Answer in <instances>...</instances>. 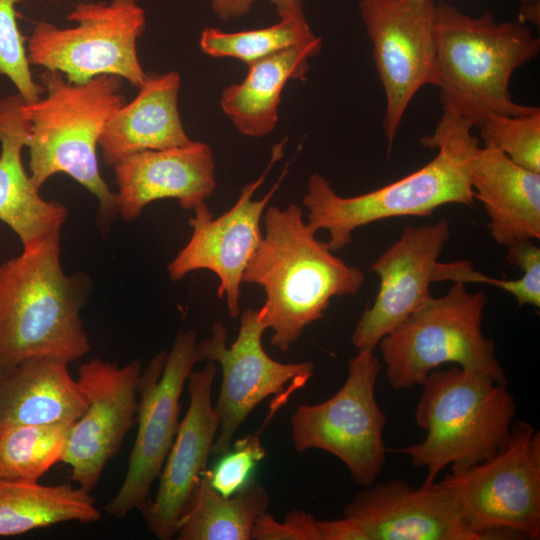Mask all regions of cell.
Returning <instances> with one entry per match:
<instances>
[{"label":"cell","instance_id":"cell-1","mask_svg":"<svg viewBox=\"0 0 540 540\" xmlns=\"http://www.w3.org/2000/svg\"><path fill=\"white\" fill-rule=\"evenodd\" d=\"M263 222L265 233L242 283L264 289L262 322L273 331L271 344L287 351L308 325L323 317L332 298L355 295L365 276L316 238L299 206H269Z\"/></svg>","mask_w":540,"mask_h":540},{"label":"cell","instance_id":"cell-2","mask_svg":"<svg viewBox=\"0 0 540 540\" xmlns=\"http://www.w3.org/2000/svg\"><path fill=\"white\" fill-rule=\"evenodd\" d=\"M90 281L67 275L61 233L0 264V375L34 356L76 361L91 349L81 318Z\"/></svg>","mask_w":540,"mask_h":540},{"label":"cell","instance_id":"cell-3","mask_svg":"<svg viewBox=\"0 0 540 540\" xmlns=\"http://www.w3.org/2000/svg\"><path fill=\"white\" fill-rule=\"evenodd\" d=\"M472 128L459 116L443 112L434 133L420 140L424 147L437 150L436 156L405 177L364 194L340 196L325 177L312 174L303 197L307 224L316 233L328 231L327 244L336 252L364 225L394 217L429 216L447 204L472 205L469 163L479 145Z\"/></svg>","mask_w":540,"mask_h":540},{"label":"cell","instance_id":"cell-4","mask_svg":"<svg viewBox=\"0 0 540 540\" xmlns=\"http://www.w3.org/2000/svg\"><path fill=\"white\" fill-rule=\"evenodd\" d=\"M437 84L443 112L472 127L491 115L521 116L539 107L516 103L509 84L516 69L540 52V40L520 21L496 22L490 11L469 16L436 4Z\"/></svg>","mask_w":540,"mask_h":540},{"label":"cell","instance_id":"cell-5","mask_svg":"<svg viewBox=\"0 0 540 540\" xmlns=\"http://www.w3.org/2000/svg\"><path fill=\"white\" fill-rule=\"evenodd\" d=\"M123 79L101 75L85 83H72L58 71L40 75L43 95L26 104L30 132L29 175L40 189L58 173L72 177L98 201L97 226L108 233L118 216L116 193L101 176L97 146L110 116L125 101Z\"/></svg>","mask_w":540,"mask_h":540},{"label":"cell","instance_id":"cell-6","mask_svg":"<svg viewBox=\"0 0 540 540\" xmlns=\"http://www.w3.org/2000/svg\"><path fill=\"white\" fill-rule=\"evenodd\" d=\"M421 386L415 421L426 437L396 452L426 469L424 484H433L446 466L468 468L507 443L516 403L506 385L456 365L433 370Z\"/></svg>","mask_w":540,"mask_h":540},{"label":"cell","instance_id":"cell-7","mask_svg":"<svg viewBox=\"0 0 540 540\" xmlns=\"http://www.w3.org/2000/svg\"><path fill=\"white\" fill-rule=\"evenodd\" d=\"M488 298L454 282L441 297H431L385 335L378 346L386 377L394 389L423 384L428 374L453 363L507 385L495 355V343L482 331Z\"/></svg>","mask_w":540,"mask_h":540},{"label":"cell","instance_id":"cell-8","mask_svg":"<svg viewBox=\"0 0 540 540\" xmlns=\"http://www.w3.org/2000/svg\"><path fill=\"white\" fill-rule=\"evenodd\" d=\"M71 27L38 21L27 39L30 65L58 71L72 83L119 76L139 87L145 80L137 50L146 28L138 0L80 1L67 15Z\"/></svg>","mask_w":540,"mask_h":540},{"label":"cell","instance_id":"cell-9","mask_svg":"<svg viewBox=\"0 0 540 540\" xmlns=\"http://www.w3.org/2000/svg\"><path fill=\"white\" fill-rule=\"evenodd\" d=\"M437 482L482 539L510 532L540 538V433L525 421L512 424L507 443L493 456Z\"/></svg>","mask_w":540,"mask_h":540},{"label":"cell","instance_id":"cell-10","mask_svg":"<svg viewBox=\"0 0 540 540\" xmlns=\"http://www.w3.org/2000/svg\"><path fill=\"white\" fill-rule=\"evenodd\" d=\"M381 367L373 350H359L349 360L344 384L332 397L318 404L298 405L291 417L296 451L329 452L364 488L375 483L386 462V415L375 397Z\"/></svg>","mask_w":540,"mask_h":540},{"label":"cell","instance_id":"cell-11","mask_svg":"<svg viewBox=\"0 0 540 540\" xmlns=\"http://www.w3.org/2000/svg\"><path fill=\"white\" fill-rule=\"evenodd\" d=\"M205 361L202 343L193 330H180L170 351L157 353L142 369L138 384L137 434L126 475L118 491L104 506L117 518L141 511L151 500V487L159 477L179 428L180 397L189 374Z\"/></svg>","mask_w":540,"mask_h":540},{"label":"cell","instance_id":"cell-12","mask_svg":"<svg viewBox=\"0 0 540 540\" xmlns=\"http://www.w3.org/2000/svg\"><path fill=\"white\" fill-rule=\"evenodd\" d=\"M385 94L383 131L391 152L405 111L425 85L437 84L436 4L433 0H360Z\"/></svg>","mask_w":540,"mask_h":540},{"label":"cell","instance_id":"cell-13","mask_svg":"<svg viewBox=\"0 0 540 540\" xmlns=\"http://www.w3.org/2000/svg\"><path fill=\"white\" fill-rule=\"evenodd\" d=\"M259 310L248 309L241 315L238 335L226 345V328L214 322L210 339L201 341L205 361L217 362L222 382L214 406L218 432L212 454L219 456L231 447L236 431L251 411L271 395L291 393L302 387L313 375L312 362L281 363L264 350L262 336L266 330Z\"/></svg>","mask_w":540,"mask_h":540},{"label":"cell","instance_id":"cell-14","mask_svg":"<svg viewBox=\"0 0 540 540\" xmlns=\"http://www.w3.org/2000/svg\"><path fill=\"white\" fill-rule=\"evenodd\" d=\"M284 141L272 149L270 162L263 174L246 184L238 200L227 212L214 218L206 202L196 206L189 219L192 234L187 244L167 265L169 278L183 279L195 270H209L219 279L217 296L226 297L232 318L240 314V288L244 270L262 240L261 220L264 211L286 175L284 169L278 181L259 199L252 195L266 175L283 155Z\"/></svg>","mask_w":540,"mask_h":540},{"label":"cell","instance_id":"cell-15","mask_svg":"<svg viewBox=\"0 0 540 540\" xmlns=\"http://www.w3.org/2000/svg\"><path fill=\"white\" fill-rule=\"evenodd\" d=\"M142 369L139 359L120 366L100 358L78 369L77 381L88 406L70 427L61 462L71 467V479L87 491L97 485L136 422Z\"/></svg>","mask_w":540,"mask_h":540},{"label":"cell","instance_id":"cell-16","mask_svg":"<svg viewBox=\"0 0 540 540\" xmlns=\"http://www.w3.org/2000/svg\"><path fill=\"white\" fill-rule=\"evenodd\" d=\"M451 235L447 219L407 226L371 265L379 276L373 304L364 310L352 333L359 350H373L380 340L431 297L438 259Z\"/></svg>","mask_w":540,"mask_h":540},{"label":"cell","instance_id":"cell-17","mask_svg":"<svg viewBox=\"0 0 540 540\" xmlns=\"http://www.w3.org/2000/svg\"><path fill=\"white\" fill-rule=\"evenodd\" d=\"M343 517L363 540H480L437 482L417 488L400 479L374 483L344 507Z\"/></svg>","mask_w":540,"mask_h":540},{"label":"cell","instance_id":"cell-18","mask_svg":"<svg viewBox=\"0 0 540 540\" xmlns=\"http://www.w3.org/2000/svg\"><path fill=\"white\" fill-rule=\"evenodd\" d=\"M217 367L207 361L203 369L187 379L189 405L161 473L155 498L140 511L149 531L158 539L176 535L183 516L206 469L218 432V418L212 405V387Z\"/></svg>","mask_w":540,"mask_h":540},{"label":"cell","instance_id":"cell-19","mask_svg":"<svg viewBox=\"0 0 540 540\" xmlns=\"http://www.w3.org/2000/svg\"><path fill=\"white\" fill-rule=\"evenodd\" d=\"M118 216L133 221L156 200L176 199L193 210L216 188L211 147L201 141L131 154L114 166Z\"/></svg>","mask_w":540,"mask_h":540},{"label":"cell","instance_id":"cell-20","mask_svg":"<svg viewBox=\"0 0 540 540\" xmlns=\"http://www.w3.org/2000/svg\"><path fill=\"white\" fill-rule=\"evenodd\" d=\"M26 102L17 93L0 99V220L18 236L22 248L61 233L68 210L45 200L22 162L30 132Z\"/></svg>","mask_w":540,"mask_h":540},{"label":"cell","instance_id":"cell-21","mask_svg":"<svg viewBox=\"0 0 540 540\" xmlns=\"http://www.w3.org/2000/svg\"><path fill=\"white\" fill-rule=\"evenodd\" d=\"M469 181L497 244L508 247L540 238V173L495 148L478 145L470 159Z\"/></svg>","mask_w":540,"mask_h":540},{"label":"cell","instance_id":"cell-22","mask_svg":"<svg viewBox=\"0 0 540 540\" xmlns=\"http://www.w3.org/2000/svg\"><path fill=\"white\" fill-rule=\"evenodd\" d=\"M181 86L177 71L147 74L139 91L108 119L98 146L107 166L145 150L184 146L187 135L178 109Z\"/></svg>","mask_w":540,"mask_h":540},{"label":"cell","instance_id":"cell-23","mask_svg":"<svg viewBox=\"0 0 540 540\" xmlns=\"http://www.w3.org/2000/svg\"><path fill=\"white\" fill-rule=\"evenodd\" d=\"M68 364L54 356H34L1 374L0 429L77 421L88 401Z\"/></svg>","mask_w":540,"mask_h":540},{"label":"cell","instance_id":"cell-24","mask_svg":"<svg viewBox=\"0 0 540 540\" xmlns=\"http://www.w3.org/2000/svg\"><path fill=\"white\" fill-rule=\"evenodd\" d=\"M322 49V38L297 45L248 66L239 83L225 87L220 96L223 113L235 129L252 138L273 132L278 122L281 94L289 80H305L309 59Z\"/></svg>","mask_w":540,"mask_h":540},{"label":"cell","instance_id":"cell-25","mask_svg":"<svg viewBox=\"0 0 540 540\" xmlns=\"http://www.w3.org/2000/svg\"><path fill=\"white\" fill-rule=\"evenodd\" d=\"M95 499L77 485L0 479V536H15L58 523L96 522Z\"/></svg>","mask_w":540,"mask_h":540},{"label":"cell","instance_id":"cell-26","mask_svg":"<svg viewBox=\"0 0 540 540\" xmlns=\"http://www.w3.org/2000/svg\"><path fill=\"white\" fill-rule=\"evenodd\" d=\"M269 501L267 490L254 480L237 493L224 496L211 485L205 469L175 536L179 540H250Z\"/></svg>","mask_w":540,"mask_h":540},{"label":"cell","instance_id":"cell-27","mask_svg":"<svg viewBox=\"0 0 540 540\" xmlns=\"http://www.w3.org/2000/svg\"><path fill=\"white\" fill-rule=\"evenodd\" d=\"M304 11L279 18L274 25L237 32L207 27L201 32V51L213 58H233L247 66L288 48L316 39Z\"/></svg>","mask_w":540,"mask_h":540},{"label":"cell","instance_id":"cell-28","mask_svg":"<svg viewBox=\"0 0 540 540\" xmlns=\"http://www.w3.org/2000/svg\"><path fill=\"white\" fill-rule=\"evenodd\" d=\"M72 424L0 429V479L38 481L61 462Z\"/></svg>","mask_w":540,"mask_h":540},{"label":"cell","instance_id":"cell-29","mask_svg":"<svg viewBox=\"0 0 540 540\" xmlns=\"http://www.w3.org/2000/svg\"><path fill=\"white\" fill-rule=\"evenodd\" d=\"M507 261L522 273L518 279H496L475 269L468 260L438 262L435 282L483 283L500 288L513 295L519 306L540 307V248L533 240L515 243L507 247Z\"/></svg>","mask_w":540,"mask_h":540},{"label":"cell","instance_id":"cell-30","mask_svg":"<svg viewBox=\"0 0 540 540\" xmlns=\"http://www.w3.org/2000/svg\"><path fill=\"white\" fill-rule=\"evenodd\" d=\"M479 128L484 146L540 173V111L521 116L491 115Z\"/></svg>","mask_w":540,"mask_h":540},{"label":"cell","instance_id":"cell-31","mask_svg":"<svg viewBox=\"0 0 540 540\" xmlns=\"http://www.w3.org/2000/svg\"><path fill=\"white\" fill-rule=\"evenodd\" d=\"M22 0H0V75L7 77L22 99L30 104L44 93L32 75L26 39L16 17V4Z\"/></svg>","mask_w":540,"mask_h":540},{"label":"cell","instance_id":"cell-32","mask_svg":"<svg viewBox=\"0 0 540 540\" xmlns=\"http://www.w3.org/2000/svg\"><path fill=\"white\" fill-rule=\"evenodd\" d=\"M219 456L218 462L212 469H206V473L214 489L231 496L252 480L256 466L265 457V450L257 435L248 434Z\"/></svg>","mask_w":540,"mask_h":540},{"label":"cell","instance_id":"cell-33","mask_svg":"<svg viewBox=\"0 0 540 540\" xmlns=\"http://www.w3.org/2000/svg\"><path fill=\"white\" fill-rule=\"evenodd\" d=\"M254 540H321L317 519L305 510L290 511L282 522L265 512L255 522Z\"/></svg>","mask_w":540,"mask_h":540},{"label":"cell","instance_id":"cell-34","mask_svg":"<svg viewBox=\"0 0 540 540\" xmlns=\"http://www.w3.org/2000/svg\"><path fill=\"white\" fill-rule=\"evenodd\" d=\"M256 0H211L212 12L222 20L247 14ZM275 6L279 18L304 11L301 0H266Z\"/></svg>","mask_w":540,"mask_h":540},{"label":"cell","instance_id":"cell-35","mask_svg":"<svg viewBox=\"0 0 540 540\" xmlns=\"http://www.w3.org/2000/svg\"><path fill=\"white\" fill-rule=\"evenodd\" d=\"M321 540H363L359 529L347 518L317 520Z\"/></svg>","mask_w":540,"mask_h":540},{"label":"cell","instance_id":"cell-36","mask_svg":"<svg viewBox=\"0 0 540 540\" xmlns=\"http://www.w3.org/2000/svg\"><path fill=\"white\" fill-rule=\"evenodd\" d=\"M522 3H528V2H532V1H535V0H520Z\"/></svg>","mask_w":540,"mask_h":540},{"label":"cell","instance_id":"cell-37","mask_svg":"<svg viewBox=\"0 0 540 540\" xmlns=\"http://www.w3.org/2000/svg\"><path fill=\"white\" fill-rule=\"evenodd\" d=\"M79 1H92V0H79Z\"/></svg>","mask_w":540,"mask_h":540}]
</instances>
